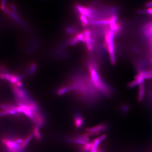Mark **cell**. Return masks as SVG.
<instances>
[{"mask_svg":"<svg viewBox=\"0 0 152 152\" xmlns=\"http://www.w3.org/2000/svg\"><path fill=\"white\" fill-rule=\"evenodd\" d=\"M84 119L80 115H76L74 118V125L76 129H81L84 124Z\"/></svg>","mask_w":152,"mask_h":152,"instance_id":"obj_3","label":"cell"},{"mask_svg":"<svg viewBox=\"0 0 152 152\" xmlns=\"http://www.w3.org/2000/svg\"><path fill=\"white\" fill-rule=\"evenodd\" d=\"M137 75L143 80L147 79H151L152 78V70L140 71Z\"/></svg>","mask_w":152,"mask_h":152,"instance_id":"obj_4","label":"cell"},{"mask_svg":"<svg viewBox=\"0 0 152 152\" xmlns=\"http://www.w3.org/2000/svg\"><path fill=\"white\" fill-rule=\"evenodd\" d=\"M107 128V125L104 124H102L94 126L92 127L87 128L86 131V132H101L104 131Z\"/></svg>","mask_w":152,"mask_h":152,"instance_id":"obj_2","label":"cell"},{"mask_svg":"<svg viewBox=\"0 0 152 152\" xmlns=\"http://www.w3.org/2000/svg\"><path fill=\"white\" fill-rule=\"evenodd\" d=\"M1 141L5 148L6 152H25L22 146L15 142V138H3Z\"/></svg>","mask_w":152,"mask_h":152,"instance_id":"obj_1","label":"cell"},{"mask_svg":"<svg viewBox=\"0 0 152 152\" xmlns=\"http://www.w3.org/2000/svg\"><path fill=\"white\" fill-rule=\"evenodd\" d=\"M39 128L37 126H35L33 129V133L34 134V137L37 139L38 141H40L42 140V135L40 132Z\"/></svg>","mask_w":152,"mask_h":152,"instance_id":"obj_7","label":"cell"},{"mask_svg":"<svg viewBox=\"0 0 152 152\" xmlns=\"http://www.w3.org/2000/svg\"><path fill=\"white\" fill-rule=\"evenodd\" d=\"M97 152H98V151H97Z\"/></svg>","mask_w":152,"mask_h":152,"instance_id":"obj_11","label":"cell"},{"mask_svg":"<svg viewBox=\"0 0 152 152\" xmlns=\"http://www.w3.org/2000/svg\"><path fill=\"white\" fill-rule=\"evenodd\" d=\"M145 93V86L144 82L139 85V93L138 99L139 102H142Z\"/></svg>","mask_w":152,"mask_h":152,"instance_id":"obj_6","label":"cell"},{"mask_svg":"<svg viewBox=\"0 0 152 152\" xmlns=\"http://www.w3.org/2000/svg\"><path fill=\"white\" fill-rule=\"evenodd\" d=\"M107 138V135L106 134H104L100 136L99 137H98L99 140H100L101 142L104 141V140H106Z\"/></svg>","mask_w":152,"mask_h":152,"instance_id":"obj_10","label":"cell"},{"mask_svg":"<svg viewBox=\"0 0 152 152\" xmlns=\"http://www.w3.org/2000/svg\"><path fill=\"white\" fill-rule=\"evenodd\" d=\"M92 147V143L88 142L84 145H80L79 150L80 152H90Z\"/></svg>","mask_w":152,"mask_h":152,"instance_id":"obj_5","label":"cell"},{"mask_svg":"<svg viewBox=\"0 0 152 152\" xmlns=\"http://www.w3.org/2000/svg\"><path fill=\"white\" fill-rule=\"evenodd\" d=\"M100 132H86L83 133V134L84 136L89 137H90L99 135L100 134Z\"/></svg>","mask_w":152,"mask_h":152,"instance_id":"obj_9","label":"cell"},{"mask_svg":"<svg viewBox=\"0 0 152 152\" xmlns=\"http://www.w3.org/2000/svg\"><path fill=\"white\" fill-rule=\"evenodd\" d=\"M77 140H80L86 142H90V139L88 137H86L82 134L76 136V137H74Z\"/></svg>","mask_w":152,"mask_h":152,"instance_id":"obj_8","label":"cell"}]
</instances>
